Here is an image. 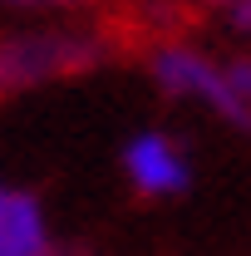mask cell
<instances>
[{
  "mask_svg": "<svg viewBox=\"0 0 251 256\" xmlns=\"http://www.w3.org/2000/svg\"><path fill=\"white\" fill-rule=\"evenodd\" d=\"M148 69L168 98L207 104L212 114L232 118V124L251 118V60H212L192 44H162L153 50Z\"/></svg>",
  "mask_w": 251,
  "mask_h": 256,
  "instance_id": "6da1fadb",
  "label": "cell"
},
{
  "mask_svg": "<svg viewBox=\"0 0 251 256\" xmlns=\"http://www.w3.org/2000/svg\"><path fill=\"white\" fill-rule=\"evenodd\" d=\"M98 60V40L84 30H25L0 40V94L40 89L50 79L84 74Z\"/></svg>",
  "mask_w": 251,
  "mask_h": 256,
  "instance_id": "7a4b0ae2",
  "label": "cell"
},
{
  "mask_svg": "<svg viewBox=\"0 0 251 256\" xmlns=\"http://www.w3.org/2000/svg\"><path fill=\"white\" fill-rule=\"evenodd\" d=\"M124 178L143 197H178V192H188L192 168H188V153H182L178 138H168V133H138V138H128V148H124Z\"/></svg>",
  "mask_w": 251,
  "mask_h": 256,
  "instance_id": "3957f363",
  "label": "cell"
},
{
  "mask_svg": "<svg viewBox=\"0 0 251 256\" xmlns=\"http://www.w3.org/2000/svg\"><path fill=\"white\" fill-rule=\"evenodd\" d=\"M50 222L30 192L0 182V256H50Z\"/></svg>",
  "mask_w": 251,
  "mask_h": 256,
  "instance_id": "277c9868",
  "label": "cell"
},
{
  "mask_svg": "<svg viewBox=\"0 0 251 256\" xmlns=\"http://www.w3.org/2000/svg\"><path fill=\"white\" fill-rule=\"evenodd\" d=\"M0 5H15V10H64V5H84V0H0Z\"/></svg>",
  "mask_w": 251,
  "mask_h": 256,
  "instance_id": "5b68a950",
  "label": "cell"
},
{
  "mask_svg": "<svg viewBox=\"0 0 251 256\" xmlns=\"http://www.w3.org/2000/svg\"><path fill=\"white\" fill-rule=\"evenodd\" d=\"M226 20H232L242 34H251V0H236V5L226 10Z\"/></svg>",
  "mask_w": 251,
  "mask_h": 256,
  "instance_id": "8992f818",
  "label": "cell"
},
{
  "mask_svg": "<svg viewBox=\"0 0 251 256\" xmlns=\"http://www.w3.org/2000/svg\"><path fill=\"white\" fill-rule=\"evenodd\" d=\"M212 5H226V10H232V5H236V0H212Z\"/></svg>",
  "mask_w": 251,
  "mask_h": 256,
  "instance_id": "52a82bcc",
  "label": "cell"
}]
</instances>
